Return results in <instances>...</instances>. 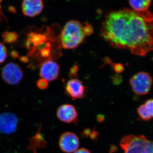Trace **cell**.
I'll use <instances>...</instances> for the list:
<instances>
[{"label":"cell","instance_id":"cell-1","mask_svg":"<svg viewBox=\"0 0 153 153\" xmlns=\"http://www.w3.org/2000/svg\"><path fill=\"white\" fill-rule=\"evenodd\" d=\"M101 34L112 47L145 57L153 50L152 14L128 8L111 11L105 17Z\"/></svg>","mask_w":153,"mask_h":153},{"label":"cell","instance_id":"cell-2","mask_svg":"<svg viewBox=\"0 0 153 153\" xmlns=\"http://www.w3.org/2000/svg\"><path fill=\"white\" fill-rule=\"evenodd\" d=\"M86 37L84 25L80 22L71 20L66 23L60 36V46L65 49H74L83 43Z\"/></svg>","mask_w":153,"mask_h":153},{"label":"cell","instance_id":"cell-3","mask_svg":"<svg viewBox=\"0 0 153 153\" xmlns=\"http://www.w3.org/2000/svg\"><path fill=\"white\" fill-rule=\"evenodd\" d=\"M120 146L124 153H153V142L143 135L124 136L120 141Z\"/></svg>","mask_w":153,"mask_h":153},{"label":"cell","instance_id":"cell-4","mask_svg":"<svg viewBox=\"0 0 153 153\" xmlns=\"http://www.w3.org/2000/svg\"><path fill=\"white\" fill-rule=\"evenodd\" d=\"M130 84L137 95H146L150 91L152 78L149 73L141 71L132 76L130 79Z\"/></svg>","mask_w":153,"mask_h":153},{"label":"cell","instance_id":"cell-5","mask_svg":"<svg viewBox=\"0 0 153 153\" xmlns=\"http://www.w3.org/2000/svg\"><path fill=\"white\" fill-rule=\"evenodd\" d=\"M2 77L4 81L10 85H16L22 81L24 73L18 64L11 62L6 64L2 71Z\"/></svg>","mask_w":153,"mask_h":153},{"label":"cell","instance_id":"cell-6","mask_svg":"<svg viewBox=\"0 0 153 153\" xmlns=\"http://www.w3.org/2000/svg\"><path fill=\"white\" fill-rule=\"evenodd\" d=\"M79 137L71 132H66L61 135L59 140L60 149L66 153H74L79 146Z\"/></svg>","mask_w":153,"mask_h":153},{"label":"cell","instance_id":"cell-7","mask_svg":"<svg viewBox=\"0 0 153 153\" xmlns=\"http://www.w3.org/2000/svg\"><path fill=\"white\" fill-rule=\"evenodd\" d=\"M60 71V66L57 62L48 60L41 63L39 74L41 78L51 82L57 79Z\"/></svg>","mask_w":153,"mask_h":153},{"label":"cell","instance_id":"cell-8","mask_svg":"<svg viewBox=\"0 0 153 153\" xmlns=\"http://www.w3.org/2000/svg\"><path fill=\"white\" fill-rule=\"evenodd\" d=\"M18 119L16 116L10 112L0 115V132L4 134H10L16 131Z\"/></svg>","mask_w":153,"mask_h":153},{"label":"cell","instance_id":"cell-9","mask_svg":"<svg viewBox=\"0 0 153 153\" xmlns=\"http://www.w3.org/2000/svg\"><path fill=\"white\" fill-rule=\"evenodd\" d=\"M65 92L74 100L82 99L85 95V86L79 79H71L66 83Z\"/></svg>","mask_w":153,"mask_h":153},{"label":"cell","instance_id":"cell-10","mask_svg":"<svg viewBox=\"0 0 153 153\" xmlns=\"http://www.w3.org/2000/svg\"><path fill=\"white\" fill-rule=\"evenodd\" d=\"M44 8L42 0H24L22 3V12L27 16H37L41 13Z\"/></svg>","mask_w":153,"mask_h":153},{"label":"cell","instance_id":"cell-11","mask_svg":"<svg viewBox=\"0 0 153 153\" xmlns=\"http://www.w3.org/2000/svg\"><path fill=\"white\" fill-rule=\"evenodd\" d=\"M77 115L76 108L71 104L63 105H60L57 110V117L65 123L74 122L76 119Z\"/></svg>","mask_w":153,"mask_h":153},{"label":"cell","instance_id":"cell-12","mask_svg":"<svg viewBox=\"0 0 153 153\" xmlns=\"http://www.w3.org/2000/svg\"><path fill=\"white\" fill-rule=\"evenodd\" d=\"M153 100L149 99L141 105L137 109L140 118L145 121L152 119L153 117Z\"/></svg>","mask_w":153,"mask_h":153},{"label":"cell","instance_id":"cell-13","mask_svg":"<svg viewBox=\"0 0 153 153\" xmlns=\"http://www.w3.org/2000/svg\"><path fill=\"white\" fill-rule=\"evenodd\" d=\"M132 10L138 13L149 11L152 0H129Z\"/></svg>","mask_w":153,"mask_h":153},{"label":"cell","instance_id":"cell-14","mask_svg":"<svg viewBox=\"0 0 153 153\" xmlns=\"http://www.w3.org/2000/svg\"><path fill=\"white\" fill-rule=\"evenodd\" d=\"M2 36L4 42L9 44L15 43L19 38L18 34L13 32H5Z\"/></svg>","mask_w":153,"mask_h":153},{"label":"cell","instance_id":"cell-15","mask_svg":"<svg viewBox=\"0 0 153 153\" xmlns=\"http://www.w3.org/2000/svg\"><path fill=\"white\" fill-rule=\"evenodd\" d=\"M7 55V51L5 46L0 43V64L5 60Z\"/></svg>","mask_w":153,"mask_h":153},{"label":"cell","instance_id":"cell-16","mask_svg":"<svg viewBox=\"0 0 153 153\" xmlns=\"http://www.w3.org/2000/svg\"><path fill=\"white\" fill-rule=\"evenodd\" d=\"M37 84L38 88L41 89H45L48 87V82L46 79L41 78L38 80Z\"/></svg>","mask_w":153,"mask_h":153},{"label":"cell","instance_id":"cell-17","mask_svg":"<svg viewBox=\"0 0 153 153\" xmlns=\"http://www.w3.org/2000/svg\"><path fill=\"white\" fill-rule=\"evenodd\" d=\"M84 33L85 36H90L93 33V29L92 26L88 23H85L84 25Z\"/></svg>","mask_w":153,"mask_h":153},{"label":"cell","instance_id":"cell-18","mask_svg":"<svg viewBox=\"0 0 153 153\" xmlns=\"http://www.w3.org/2000/svg\"><path fill=\"white\" fill-rule=\"evenodd\" d=\"M114 69L116 72L118 73H120L122 72L124 70V67L123 65L120 63L115 64L114 66Z\"/></svg>","mask_w":153,"mask_h":153},{"label":"cell","instance_id":"cell-19","mask_svg":"<svg viewBox=\"0 0 153 153\" xmlns=\"http://www.w3.org/2000/svg\"><path fill=\"white\" fill-rule=\"evenodd\" d=\"M74 153H91L90 151L85 148H81L78 149L74 152Z\"/></svg>","mask_w":153,"mask_h":153},{"label":"cell","instance_id":"cell-20","mask_svg":"<svg viewBox=\"0 0 153 153\" xmlns=\"http://www.w3.org/2000/svg\"><path fill=\"white\" fill-rule=\"evenodd\" d=\"M77 70H78V67L76 66H74V67H72L71 68V71H70V75H71V76L72 75H74L75 73H76L77 72Z\"/></svg>","mask_w":153,"mask_h":153},{"label":"cell","instance_id":"cell-21","mask_svg":"<svg viewBox=\"0 0 153 153\" xmlns=\"http://www.w3.org/2000/svg\"><path fill=\"white\" fill-rule=\"evenodd\" d=\"M97 119L99 122H102V120L104 119V117H103V116H102L99 115L98 116V117H97Z\"/></svg>","mask_w":153,"mask_h":153}]
</instances>
